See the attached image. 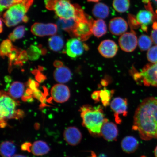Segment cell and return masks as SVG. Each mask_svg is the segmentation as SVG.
<instances>
[{
    "instance_id": "6da1fadb",
    "label": "cell",
    "mask_w": 157,
    "mask_h": 157,
    "mask_svg": "<svg viewBox=\"0 0 157 157\" xmlns=\"http://www.w3.org/2000/svg\"><path fill=\"white\" fill-rule=\"evenodd\" d=\"M132 129L145 141L157 139V98H149L142 101L135 111Z\"/></svg>"
},
{
    "instance_id": "d6a6232c",
    "label": "cell",
    "mask_w": 157,
    "mask_h": 157,
    "mask_svg": "<svg viewBox=\"0 0 157 157\" xmlns=\"http://www.w3.org/2000/svg\"><path fill=\"white\" fill-rule=\"evenodd\" d=\"M23 0H0V11L9 9L13 5L21 2Z\"/></svg>"
},
{
    "instance_id": "7bdbcfd3",
    "label": "cell",
    "mask_w": 157,
    "mask_h": 157,
    "mask_svg": "<svg viewBox=\"0 0 157 157\" xmlns=\"http://www.w3.org/2000/svg\"><path fill=\"white\" fill-rule=\"evenodd\" d=\"M88 2H99L101 0H87Z\"/></svg>"
},
{
    "instance_id": "277c9868",
    "label": "cell",
    "mask_w": 157,
    "mask_h": 157,
    "mask_svg": "<svg viewBox=\"0 0 157 157\" xmlns=\"http://www.w3.org/2000/svg\"><path fill=\"white\" fill-rule=\"evenodd\" d=\"M44 3L46 8L54 11L60 19H76L78 6L77 4H73L69 0H44Z\"/></svg>"
},
{
    "instance_id": "1f68e13d",
    "label": "cell",
    "mask_w": 157,
    "mask_h": 157,
    "mask_svg": "<svg viewBox=\"0 0 157 157\" xmlns=\"http://www.w3.org/2000/svg\"><path fill=\"white\" fill-rule=\"evenodd\" d=\"M27 53L30 60H35L39 58L41 54V52L38 47L31 46L28 49Z\"/></svg>"
},
{
    "instance_id": "2e32d148",
    "label": "cell",
    "mask_w": 157,
    "mask_h": 157,
    "mask_svg": "<svg viewBox=\"0 0 157 157\" xmlns=\"http://www.w3.org/2000/svg\"><path fill=\"white\" fill-rule=\"evenodd\" d=\"M128 28L127 21L121 17H116L112 19L109 23V29L113 35H122L125 33Z\"/></svg>"
},
{
    "instance_id": "e575fe53",
    "label": "cell",
    "mask_w": 157,
    "mask_h": 157,
    "mask_svg": "<svg viewBox=\"0 0 157 157\" xmlns=\"http://www.w3.org/2000/svg\"><path fill=\"white\" fill-rule=\"evenodd\" d=\"M128 21L131 30H133V29H137L140 26V24L137 20L136 17L132 15H128Z\"/></svg>"
},
{
    "instance_id": "7402d4cb",
    "label": "cell",
    "mask_w": 157,
    "mask_h": 157,
    "mask_svg": "<svg viewBox=\"0 0 157 157\" xmlns=\"http://www.w3.org/2000/svg\"><path fill=\"white\" fill-rule=\"evenodd\" d=\"M93 34L98 38H100L107 33V26L102 19H98L94 21L92 27Z\"/></svg>"
},
{
    "instance_id": "484cf974",
    "label": "cell",
    "mask_w": 157,
    "mask_h": 157,
    "mask_svg": "<svg viewBox=\"0 0 157 157\" xmlns=\"http://www.w3.org/2000/svg\"><path fill=\"white\" fill-rule=\"evenodd\" d=\"M77 21V20L75 19H65L60 18L58 23L61 28L71 35Z\"/></svg>"
},
{
    "instance_id": "d4e9b609",
    "label": "cell",
    "mask_w": 157,
    "mask_h": 157,
    "mask_svg": "<svg viewBox=\"0 0 157 157\" xmlns=\"http://www.w3.org/2000/svg\"><path fill=\"white\" fill-rule=\"evenodd\" d=\"M48 45L51 50L58 52L63 48L64 42L61 37L54 35L48 39Z\"/></svg>"
},
{
    "instance_id": "52a82bcc",
    "label": "cell",
    "mask_w": 157,
    "mask_h": 157,
    "mask_svg": "<svg viewBox=\"0 0 157 157\" xmlns=\"http://www.w3.org/2000/svg\"><path fill=\"white\" fill-rule=\"evenodd\" d=\"M94 21L86 14L83 18L77 21L71 35L82 41H86L92 36V27Z\"/></svg>"
},
{
    "instance_id": "4316f807",
    "label": "cell",
    "mask_w": 157,
    "mask_h": 157,
    "mask_svg": "<svg viewBox=\"0 0 157 157\" xmlns=\"http://www.w3.org/2000/svg\"><path fill=\"white\" fill-rule=\"evenodd\" d=\"M113 7L117 12H125L130 7V3L129 0H113Z\"/></svg>"
},
{
    "instance_id": "b9f144b4",
    "label": "cell",
    "mask_w": 157,
    "mask_h": 157,
    "mask_svg": "<svg viewBox=\"0 0 157 157\" xmlns=\"http://www.w3.org/2000/svg\"><path fill=\"white\" fill-rule=\"evenodd\" d=\"M154 155L155 157H157V146L156 147L154 150Z\"/></svg>"
},
{
    "instance_id": "d590c367",
    "label": "cell",
    "mask_w": 157,
    "mask_h": 157,
    "mask_svg": "<svg viewBox=\"0 0 157 157\" xmlns=\"http://www.w3.org/2000/svg\"><path fill=\"white\" fill-rule=\"evenodd\" d=\"M153 30L151 33V38L155 44L157 45V22L155 21L152 25Z\"/></svg>"
},
{
    "instance_id": "9c48e42d",
    "label": "cell",
    "mask_w": 157,
    "mask_h": 157,
    "mask_svg": "<svg viewBox=\"0 0 157 157\" xmlns=\"http://www.w3.org/2000/svg\"><path fill=\"white\" fill-rule=\"evenodd\" d=\"M111 108L114 113L116 122L121 124L122 122L120 116L126 117L128 114V103L126 99L115 98L110 103Z\"/></svg>"
},
{
    "instance_id": "ab89813d",
    "label": "cell",
    "mask_w": 157,
    "mask_h": 157,
    "mask_svg": "<svg viewBox=\"0 0 157 157\" xmlns=\"http://www.w3.org/2000/svg\"><path fill=\"white\" fill-rule=\"evenodd\" d=\"M12 157H27L24 155H15L14 156H13Z\"/></svg>"
},
{
    "instance_id": "836d02e7",
    "label": "cell",
    "mask_w": 157,
    "mask_h": 157,
    "mask_svg": "<svg viewBox=\"0 0 157 157\" xmlns=\"http://www.w3.org/2000/svg\"><path fill=\"white\" fill-rule=\"evenodd\" d=\"M148 60L152 63H157V46H154L149 49L147 54Z\"/></svg>"
},
{
    "instance_id": "d6986e66",
    "label": "cell",
    "mask_w": 157,
    "mask_h": 157,
    "mask_svg": "<svg viewBox=\"0 0 157 157\" xmlns=\"http://www.w3.org/2000/svg\"><path fill=\"white\" fill-rule=\"evenodd\" d=\"M54 77L55 80L60 83H65L69 81L72 77L69 68L65 66H61L55 71Z\"/></svg>"
},
{
    "instance_id": "3957f363",
    "label": "cell",
    "mask_w": 157,
    "mask_h": 157,
    "mask_svg": "<svg viewBox=\"0 0 157 157\" xmlns=\"http://www.w3.org/2000/svg\"><path fill=\"white\" fill-rule=\"evenodd\" d=\"M34 0H23L21 2L10 7L4 13L3 21L7 27L15 26L21 22L26 23L28 17L26 14Z\"/></svg>"
},
{
    "instance_id": "f6af8a7d",
    "label": "cell",
    "mask_w": 157,
    "mask_h": 157,
    "mask_svg": "<svg viewBox=\"0 0 157 157\" xmlns=\"http://www.w3.org/2000/svg\"><path fill=\"white\" fill-rule=\"evenodd\" d=\"M146 157V156H143L142 157Z\"/></svg>"
},
{
    "instance_id": "cb8c5ba5",
    "label": "cell",
    "mask_w": 157,
    "mask_h": 157,
    "mask_svg": "<svg viewBox=\"0 0 157 157\" xmlns=\"http://www.w3.org/2000/svg\"><path fill=\"white\" fill-rule=\"evenodd\" d=\"M0 150L3 157H12L16 151V147L11 141H5L1 143Z\"/></svg>"
},
{
    "instance_id": "4dcf8cb0",
    "label": "cell",
    "mask_w": 157,
    "mask_h": 157,
    "mask_svg": "<svg viewBox=\"0 0 157 157\" xmlns=\"http://www.w3.org/2000/svg\"><path fill=\"white\" fill-rule=\"evenodd\" d=\"M25 33V28L24 26L20 25L17 27L9 35V39L11 41L14 42L17 39L22 38L24 36Z\"/></svg>"
},
{
    "instance_id": "f35d334b",
    "label": "cell",
    "mask_w": 157,
    "mask_h": 157,
    "mask_svg": "<svg viewBox=\"0 0 157 157\" xmlns=\"http://www.w3.org/2000/svg\"><path fill=\"white\" fill-rule=\"evenodd\" d=\"M3 31V24H2V19L1 18V28H0V32L2 33Z\"/></svg>"
},
{
    "instance_id": "f546056e",
    "label": "cell",
    "mask_w": 157,
    "mask_h": 157,
    "mask_svg": "<svg viewBox=\"0 0 157 157\" xmlns=\"http://www.w3.org/2000/svg\"><path fill=\"white\" fill-rule=\"evenodd\" d=\"M113 94V90H107L106 88L100 91V99L104 106L107 107L109 105Z\"/></svg>"
},
{
    "instance_id": "60d3db41",
    "label": "cell",
    "mask_w": 157,
    "mask_h": 157,
    "mask_svg": "<svg viewBox=\"0 0 157 157\" xmlns=\"http://www.w3.org/2000/svg\"><path fill=\"white\" fill-rule=\"evenodd\" d=\"M89 157H97L95 153L93 151H92L91 153V155Z\"/></svg>"
},
{
    "instance_id": "30bf717a",
    "label": "cell",
    "mask_w": 157,
    "mask_h": 157,
    "mask_svg": "<svg viewBox=\"0 0 157 157\" xmlns=\"http://www.w3.org/2000/svg\"><path fill=\"white\" fill-rule=\"evenodd\" d=\"M119 43L122 50L128 52H133L138 44L136 33L131 30L130 32L124 33L120 37Z\"/></svg>"
},
{
    "instance_id": "74e56055",
    "label": "cell",
    "mask_w": 157,
    "mask_h": 157,
    "mask_svg": "<svg viewBox=\"0 0 157 157\" xmlns=\"http://www.w3.org/2000/svg\"><path fill=\"white\" fill-rule=\"evenodd\" d=\"M100 91H95L92 94L91 98L96 103L101 101L100 97Z\"/></svg>"
},
{
    "instance_id": "8992f818",
    "label": "cell",
    "mask_w": 157,
    "mask_h": 157,
    "mask_svg": "<svg viewBox=\"0 0 157 157\" xmlns=\"http://www.w3.org/2000/svg\"><path fill=\"white\" fill-rule=\"evenodd\" d=\"M135 81L147 86L157 87V63L147 64L141 72H135L133 74Z\"/></svg>"
},
{
    "instance_id": "ffe728a7",
    "label": "cell",
    "mask_w": 157,
    "mask_h": 157,
    "mask_svg": "<svg viewBox=\"0 0 157 157\" xmlns=\"http://www.w3.org/2000/svg\"><path fill=\"white\" fill-rule=\"evenodd\" d=\"M50 148L47 143L42 140L35 141L32 144L31 152L35 156L44 155L50 152Z\"/></svg>"
},
{
    "instance_id": "ba28073f",
    "label": "cell",
    "mask_w": 157,
    "mask_h": 157,
    "mask_svg": "<svg viewBox=\"0 0 157 157\" xmlns=\"http://www.w3.org/2000/svg\"><path fill=\"white\" fill-rule=\"evenodd\" d=\"M88 49L87 44L77 38H74L69 39L66 43V52L70 57L75 58L81 56Z\"/></svg>"
},
{
    "instance_id": "bcb514c9",
    "label": "cell",
    "mask_w": 157,
    "mask_h": 157,
    "mask_svg": "<svg viewBox=\"0 0 157 157\" xmlns=\"http://www.w3.org/2000/svg\"></svg>"
},
{
    "instance_id": "7c38bea8",
    "label": "cell",
    "mask_w": 157,
    "mask_h": 157,
    "mask_svg": "<svg viewBox=\"0 0 157 157\" xmlns=\"http://www.w3.org/2000/svg\"><path fill=\"white\" fill-rule=\"evenodd\" d=\"M51 96L54 101L58 103H63L69 99L70 93L69 89L63 84H56L51 90Z\"/></svg>"
},
{
    "instance_id": "44dd1931",
    "label": "cell",
    "mask_w": 157,
    "mask_h": 157,
    "mask_svg": "<svg viewBox=\"0 0 157 157\" xmlns=\"http://www.w3.org/2000/svg\"><path fill=\"white\" fill-rule=\"evenodd\" d=\"M92 13L96 18L105 19L107 18L109 15V8L105 4L98 3L94 6Z\"/></svg>"
},
{
    "instance_id": "ac0fdd59",
    "label": "cell",
    "mask_w": 157,
    "mask_h": 157,
    "mask_svg": "<svg viewBox=\"0 0 157 157\" xmlns=\"http://www.w3.org/2000/svg\"><path fill=\"white\" fill-rule=\"evenodd\" d=\"M138 141L134 137L128 136L124 138L121 143V146L123 151L127 154L134 153L138 148Z\"/></svg>"
},
{
    "instance_id": "f1b7e54d",
    "label": "cell",
    "mask_w": 157,
    "mask_h": 157,
    "mask_svg": "<svg viewBox=\"0 0 157 157\" xmlns=\"http://www.w3.org/2000/svg\"><path fill=\"white\" fill-rule=\"evenodd\" d=\"M152 40L150 37L146 35H142L139 37L138 44L139 48L142 51H146L151 48Z\"/></svg>"
},
{
    "instance_id": "7a4b0ae2",
    "label": "cell",
    "mask_w": 157,
    "mask_h": 157,
    "mask_svg": "<svg viewBox=\"0 0 157 157\" xmlns=\"http://www.w3.org/2000/svg\"><path fill=\"white\" fill-rule=\"evenodd\" d=\"M79 111L82 125L87 129L92 136L101 137V129L105 119L102 107L85 105L80 108Z\"/></svg>"
},
{
    "instance_id": "5b68a950",
    "label": "cell",
    "mask_w": 157,
    "mask_h": 157,
    "mask_svg": "<svg viewBox=\"0 0 157 157\" xmlns=\"http://www.w3.org/2000/svg\"><path fill=\"white\" fill-rule=\"evenodd\" d=\"M18 102L9 94L1 92L0 98L1 121L11 119H19L24 116V112L17 109Z\"/></svg>"
},
{
    "instance_id": "8d00e7d4",
    "label": "cell",
    "mask_w": 157,
    "mask_h": 157,
    "mask_svg": "<svg viewBox=\"0 0 157 157\" xmlns=\"http://www.w3.org/2000/svg\"><path fill=\"white\" fill-rule=\"evenodd\" d=\"M32 144L30 142H25L21 145V150L24 151H27L29 152H31V147Z\"/></svg>"
},
{
    "instance_id": "83f0119b",
    "label": "cell",
    "mask_w": 157,
    "mask_h": 157,
    "mask_svg": "<svg viewBox=\"0 0 157 157\" xmlns=\"http://www.w3.org/2000/svg\"><path fill=\"white\" fill-rule=\"evenodd\" d=\"M14 48L12 43V41L10 39H6L3 40L1 43L0 48L1 56L2 57L9 56Z\"/></svg>"
},
{
    "instance_id": "e0dca14e",
    "label": "cell",
    "mask_w": 157,
    "mask_h": 157,
    "mask_svg": "<svg viewBox=\"0 0 157 157\" xmlns=\"http://www.w3.org/2000/svg\"><path fill=\"white\" fill-rule=\"evenodd\" d=\"M152 9L150 10H141L137 13L136 18L140 25L142 30L147 32L148 25L152 22L155 17Z\"/></svg>"
},
{
    "instance_id": "603a6c76",
    "label": "cell",
    "mask_w": 157,
    "mask_h": 157,
    "mask_svg": "<svg viewBox=\"0 0 157 157\" xmlns=\"http://www.w3.org/2000/svg\"><path fill=\"white\" fill-rule=\"evenodd\" d=\"M25 88L24 84L21 82H13L10 86L8 94L14 99H19L22 97Z\"/></svg>"
},
{
    "instance_id": "9a60e30c",
    "label": "cell",
    "mask_w": 157,
    "mask_h": 157,
    "mask_svg": "<svg viewBox=\"0 0 157 157\" xmlns=\"http://www.w3.org/2000/svg\"><path fill=\"white\" fill-rule=\"evenodd\" d=\"M63 137L65 140L71 146H76L81 142L82 135L79 129L75 127H69L64 130Z\"/></svg>"
},
{
    "instance_id": "4fadbf2b",
    "label": "cell",
    "mask_w": 157,
    "mask_h": 157,
    "mask_svg": "<svg viewBox=\"0 0 157 157\" xmlns=\"http://www.w3.org/2000/svg\"><path fill=\"white\" fill-rule=\"evenodd\" d=\"M119 130L116 124L105 118L101 129V136L108 142L116 140Z\"/></svg>"
},
{
    "instance_id": "8fae6325",
    "label": "cell",
    "mask_w": 157,
    "mask_h": 157,
    "mask_svg": "<svg viewBox=\"0 0 157 157\" xmlns=\"http://www.w3.org/2000/svg\"><path fill=\"white\" fill-rule=\"evenodd\" d=\"M58 30L57 25L53 23H36L32 25L31 29V33L35 36L43 37L54 35Z\"/></svg>"
},
{
    "instance_id": "ee69618b",
    "label": "cell",
    "mask_w": 157,
    "mask_h": 157,
    "mask_svg": "<svg viewBox=\"0 0 157 157\" xmlns=\"http://www.w3.org/2000/svg\"><path fill=\"white\" fill-rule=\"evenodd\" d=\"M98 157H107L105 155V154H101Z\"/></svg>"
},
{
    "instance_id": "5bb4252c",
    "label": "cell",
    "mask_w": 157,
    "mask_h": 157,
    "mask_svg": "<svg viewBox=\"0 0 157 157\" xmlns=\"http://www.w3.org/2000/svg\"><path fill=\"white\" fill-rule=\"evenodd\" d=\"M118 49L117 45L113 41L107 39L101 42L98 46V50L104 57L110 58L116 56Z\"/></svg>"
}]
</instances>
